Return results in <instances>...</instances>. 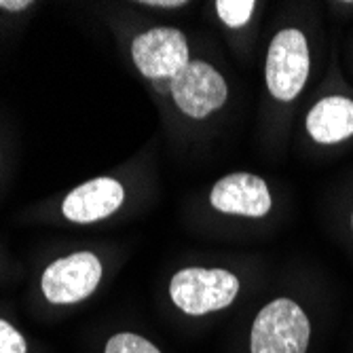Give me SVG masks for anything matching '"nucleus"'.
<instances>
[{"instance_id": "9b49d317", "label": "nucleus", "mask_w": 353, "mask_h": 353, "mask_svg": "<svg viewBox=\"0 0 353 353\" xmlns=\"http://www.w3.org/2000/svg\"><path fill=\"white\" fill-rule=\"evenodd\" d=\"M104 353H161L150 341L134 332H119L108 343Z\"/></svg>"}, {"instance_id": "f03ea898", "label": "nucleus", "mask_w": 353, "mask_h": 353, "mask_svg": "<svg viewBox=\"0 0 353 353\" xmlns=\"http://www.w3.org/2000/svg\"><path fill=\"white\" fill-rule=\"evenodd\" d=\"M239 294V279L224 269L188 267L178 271L170 283L174 305L186 315H205L229 307Z\"/></svg>"}, {"instance_id": "f257e3e1", "label": "nucleus", "mask_w": 353, "mask_h": 353, "mask_svg": "<svg viewBox=\"0 0 353 353\" xmlns=\"http://www.w3.org/2000/svg\"><path fill=\"white\" fill-rule=\"evenodd\" d=\"M311 324L292 299H275L256 315L250 353H307Z\"/></svg>"}, {"instance_id": "0eeeda50", "label": "nucleus", "mask_w": 353, "mask_h": 353, "mask_svg": "<svg viewBox=\"0 0 353 353\" xmlns=\"http://www.w3.org/2000/svg\"><path fill=\"white\" fill-rule=\"evenodd\" d=\"M210 201L222 214L248 218H263L273 205L267 182L254 174H229L220 178L210 192Z\"/></svg>"}, {"instance_id": "ddd939ff", "label": "nucleus", "mask_w": 353, "mask_h": 353, "mask_svg": "<svg viewBox=\"0 0 353 353\" xmlns=\"http://www.w3.org/2000/svg\"><path fill=\"white\" fill-rule=\"evenodd\" d=\"M28 7H32L30 0H0V9H5V11H26Z\"/></svg>"}, {"instance_id": "6e6552de", "label": "nucleus", "mask_w": 353, "mask_h": 353, "mask_svg": "<svg viewBox=\"0 0 353 353\" xmlns=\"http://www.w3.org/2000/svg\"><path fill=\"white\" fill-rule=\"evenodd\" d=\"M125 199V190L114 178H95L77 186L61 203V212L70 222L91 224L112 216Z\"/></svg>"}, {"instance_id": "39448f33", "label": "nucleus", "mask_w": 353, "mask_h": 353, "mask_svg": "<svg viewBox=\"0 0 353 353\" xmlns=\"http://www.w3.org/2000/svg\"><path fill=\"white\" fill-rule=\"evenodd\" d=\"M229 87L224 77L208 61L192 59L172 79V98L180 112L190 119H205L227 102Z\"/></svg>"}, {"instance_id": "9d476101", "label": "nucleus", "mask_w": 353, "mask_h": 353, "mask_svg": "<svg viewBox=\"0 0 353 353\" xmlns=\"http://www.w3.org/2000/svg\"><path fill=\"white\" fill-rule=\"evenodd\" d=\"M214 7L218 17L229 28H243L252 17L256 3L254 0H218Z\"/></svg>"}, {"instance_id": "f8f14e48", "label": "nucleus", "mask_w": 353, "mask_h": 353, "mask_svg": "<svg viewBox=\"0 0 353 353\" xmlns=\"http://www.w3.org/2000/svg\"><path fill=\"white\" fill-rule=\"evenodd\" d=\"M0 353H28L21 332H17L5 319H0Z\"/></svg>"}, {"instance_id": "1a4fd4ad", "label": "nucleus", "mask_w": 353, "mask_h": 353, "mask_svg": "<svg viewBox=\"0 0 353 353\" xmlns=\"http://www.w3.org/2000/svg\"><path fill=\"white\" fill-rule=\"evenodd\" d=\"M307 132L319 144H336L353 136V102L343 95L319 100L307 114Z\"/></svg>"}, {"instance_id": "20e7f679", "label": "nucleus", "mask_w": 353, "mask_h": 353, "mask_svg": "<svg viewBox=\"0 0 353 353\" xmlns=\"http://www.w3.org/2000/svg\"><path fill=\"white\" fill-rule=\"evenodd\" d=\"M102 273V263L93 252H74L45 269L41 279L43 294L53 305L81 303L95 292Z\"/></svg>"}, {"instance_id": "423d86ee", "label": "nucleus", "mask_w": 353, "mask_h": 353, "mask_svg": "<svg viewBox=\"0 0 353 353\" xmlns=\"http://www.w3.org/2000/svg\"><path fill=\"white\" fill-rule=\"evenodd\" d=\"M132 57L146 79H174L188 66V43L176 28H152L132 43Z\"/></svg>"}, {"instance_id": "2eb2a0df", "label": "nucleus", "mask_w": 353, "mask_h": 353, "mask_svg": "<svg viewBox=\"0 0 353 353\" xmlns=\"http://www.w3.org/2000/svg\"><path fill=\"white\" fill-rule=\"evenodd\" d=\"M351 227H353V216H351Z\"/></svg>"}, {"instance_id": "4468645a", "label": "nucleus", "mask_w": 353, "mask_h": 353, "mask_svg": "<svg viewBox=\"0 0 353 353\" xmlns=\"http://www.w3.org/2000/svg\"><path fill=\"white\" fill-rule=\"evenodd\" d=\"M140 5L146 7H163V9H176V7H184V0H142Z\"/></svg>"}, {"instance_id": "7ed1b4c3", "label": "nucleus", "mask_w": 353, "mask_h": 353, "mask_svg": "<svg viewBox=\"0 0 353 353\" xmlns=\"http://www.w3.org/2000/svg\"><path fill=\"white\" fill-rule=\"evenodd\" d=\"M311 68L309 45L301 30L285 28L269 45L265 61V81L279 102H292L303 91Z\"/></svg>"}]
</instances>
